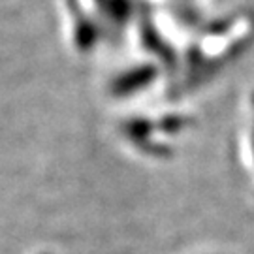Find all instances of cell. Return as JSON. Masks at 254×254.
Returning a JSON list of instances; mask_svg holds the SVG:
<instances>
[{"label":"cell","instance_id":"obj_1","mask_svg":"<svg viewBox=\"0 0 254 254\" xmlns=\"http://www.w3.org/2000/svg\"><path fill=\"white\" fill-rule=\"evenodd\" d=\"M153 77V70L151 68H139L130 73H125L117 83H115V92L117 94H125V92L136 91L139 87H143L149 83V79Z\"/></svg>","mask_w":254,"mask_h":254}]
</instances>
